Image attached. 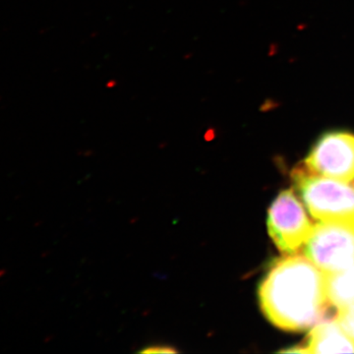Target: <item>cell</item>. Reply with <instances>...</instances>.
<instances>
[{
  "label": "cell",
  "instance_id": "cell-7",
  "mask_svg": "<svg viewBox=\"0 0 354 354\" xmlns=\"http://www.w3.org/2000/svg\"><path fill=\"white\" fill-rule=\"evenodd\" d=\"M326 277L330 305L339 310L354 301V265Z\"/></svg>",
  "mask_w": 354,
  "mask_h": 354
},
{
  "label": "cell",
  "instance_id": "cell-1",
  "mask_svg": "<svg viewBox=\"0 0 354 354\" xmlns=\"http://www.w3.org/2000/svg\"><path fill=\"white\" fill-rule=\"evenodd\" d=\"M261 310L279 329L302 332L322 320L330 301L327 277L306 257L278 261L259 288Z\"/></svg>",
  "mask_w": 354,
  "mask_h": 354
},
{
  "label": "cell",
  "instance_id": "cell-8",
  "mask_svg": "<svg viewBox=\"0 0 354 354\" xmlns=\"http://www.w3.org/2000/svg\"><path fill=\"white\" fill-rule=\"evenodd\" d=\"M337 320L354 341V301L339 309Z\"/></svg>",
  "mask_w": 354,
  "mask_h": 354
},
{
  "label": "cell",
  "instance_id": "cell-6",
  "mask_svg": "<svg viewBox=\"0 0 354 354\" xmlns=\"http://www.w3.org/2000/svg\"><path fill=\"white\" fill-rule=\"evenodd\" d=\"M304 348L306 353H354V341L339 320L332 319L312 327Z\"/></svg>",
  "mask_w": 354,
  "mask_h": 354
},
{
  "label": "cell",
  "instance_id": "cell-2",
  "mask_svg": "<svg viewBox=\"0 0 354 354\" xmlns=\"http://www.w3.org/2000/svg\"><path fill=\"white\" fill-rule=\"evenodd\" d=\"M295 187L314 218L354 225V185L298 169L293 172Z\"/></svg>",
  "mask_w": 354,
  "mask_h": 354
},
{
  "label": "cell",
  "instance_id": "cell-9",
  "mask_svg": "<svg viewBox=\"0 0 354 354\" xmlns=\"http://www.w3.org/2000/svg\"><path fill=\"white\" fill-rule=\"evenodd\" d=\"M142 353H177L178 351L174 346H167V344H156L148 348L142 349Z\"/></svg>",
  "mask_w": 354,
  "mask_h": 354
},
{
  "label": "cell",
  "instance_id": "cell-3",
  "mask_svg": "<svg viewBox=\"0 0 354 354\" xmlns=\"http://www.w3.org/2000/svg\"><path fill=\"white\" fill-rule=\"evenodd\" d=\"M304 252L324 274L348 269L354 265L353 223H317L305 242Z\"/></svg>",
  "mask_w": 354,
  "mask_h": 354
},
{
  "label": "cell",
  "instance_id": "cell-4",
  "mask_svg": "<svg viewBox=\"0 0 354 354\" xmlns=\"http://www.w3.org/2000/svg\"><path fill=\"white\" fill-rule=\"evenodd\" d=\"M313 225L292 190L279 193L268 216V230L279 250L295 255L304 246Z\"/></svg>",
  "mask_w": 354,
  "mask_h": 354
},
{
  "label": "cell",
  "instance_id": "cell-5",
  "mask_svg": "<svg viewBox=\"0 0 354 354\" xmlns=\"http://www.w3.org/2000/svg\"><path fill=\"white\" fill-rule=\"evenodd\" d=\"M305 167L317 176L351 183L354 179V135L341 131L323 135L307 156Z\"/></svg>",
  "mask_w": 354,
  "mask_h": 354
}]
</instances>
